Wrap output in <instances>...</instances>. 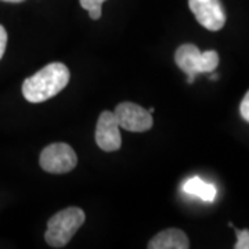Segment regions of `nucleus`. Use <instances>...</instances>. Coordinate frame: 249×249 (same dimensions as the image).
<instances>
[{
	"label": "nucleus",
	"instance_id": "7ed1b4c3",
	"mask_svg": "<svg viewBox=\"0 0 249 249\" xmlns=\"http://www.w3.org/2000/svg\"><path fill=\"white\" fill-rule=\"evenodd\" d=\"M175 62L187 75V83H194L198 73L213 72L219 65V54L214 50L202 53L196 45H181L175 53Z\"/></svg>",
	"mask_w": 249,
	"mask_h": 249
},
{
	"label": "nucleus",
	"instance_id": "ddd939ff",
	"mask_svg": "<svg viewBox=\"0 0 249 249\" xmlns=\"http://www.w3.org/2000/svg\"><path fill=\"white\" fill-rule=\"evenodd\" d=\"M107 1V0H79L82 9L90 10L93 7H97V6H103V3Z\"/></svg>",
	"mask_w": 249,
	"mask_h": 249
},
{
	"label": "nucleus",
	"instance_id": "39448f33",
	"mask_svg": "<svg viewBox=\"0 0 249 249\" xmlns=\"http://www.w3.org/2000/svg\"><path fill=\"white\" fill-rule=\"evenodd\" d=\"M114 114L119 124V127L133 133L147 132L151 129L154 124L151 112L148 109L129 101L118 104Z\"/></svg>",
	"mask_w": 249,
	"mask_h": 249
},
{
	"label": "nucleus",
	"instance_id": "1a4fd4ad",
	"mask_svg": "<svg viewBox=\"0 0 249 249\" xmlns=\"http://www.w3.org/2000/svg\"><path fill=\"white\" fill-rule=\"evenodd\" d=\"M183 191L188 196H198V198H201L202 201H206V202L214 201V198L217 196L216 187L212 183L205 181L198 176H194V178L186 180L184 184H183Z\"/></svg>",
	"mask_w": 249,
	"mask_h": 249
},
{
	"label": "nucleus",
	"instance_id": "f257e3e1",
	"mask_svg": "<svg viewBox=\"0 0 249 249\" xmlns=\"http://www.w3.org/2000/svg\"><path fill=\"white\" fill-rule=\"evenodd\" d=\"M70 76V70L64 64L52 62L24 80L22 94L29 103H43L65 89Z\"/></svg>",
	"mask_w": 249,
	"mask_h": 249
},
{
	"label": "nucleus",
	"instance_id": "dca6fc26",
	"mask_svg": "<svg viewBox=\"0 0 249 249\" xmlns=\"http://www.w3.org/2000/svg\"><path fill=\"white\" fill-rule=\"evenodd\" d=\"M217 78H219V75H217V73H213V75L211 76V79H212V80H216Z\"/></svg>",
	"mask_w": 249,
	"mask_h": 249
},
{
	"label": "nucleus",
	"instance_id": "4468645a",
	"mask_svg": "<svg viewBox=\"0 0 249 249\" xmlns=\"http://www.w3.org/2000/svg\"><path fill=\"white\" fill-rule=\"evenodd\" d=\"M89 11V16L91 19H100L101 14H103V10H101V6H97V7H93V9L88 10Z\"/></svg>",
	"mask_w": 249,
	"mask_h": 249
},
{
	"label": "nucleus",
	"instance_id": "0eeeda50",
	"mask_svg": "<svg viewBox=\"0 0 249 249\" xmlns=\"http://www.w3.org/2000/svg\"><path fill=\"white\" fill-rule=\"evenodd\" d=\"M96 142L103 151L114 152L121 148L122 137L119 133V124L114 112L103 111L101 115L98 116L96 126Z\"/></svg>",
	"mask_w": 249,
	"mask_h": 249
},
{
	"label": "nucleus",
	"instance_id": "423d86ee",
	"mask_svg": "<svg viewBox=\"0 0 249 249\" xmlns=\"http://www.w3.org/2000/svg\"><path fill=\"white\" fill-rule=\"evenodd\" d=\"M191 13L208 31H220L226 24V11L220 0H188Z\"/></svg>",
	"mask_w": 249,
	"mask_h": 249
},
{
	"label": "nucleus",
	"instance_id": "f03ea898",
	"mask_svg": "<svg viewBox=\"0 0 249 249\" xmlns=\"http://www.w3.org/2000/svg\"><path fill=\"white\" fill-rule=\"evenodd\" d=\"M85 219V212L76 206L65 208L57 212L47 222V231L45 234L46 242L52 248H64L72 240L75 232L83 226Z\"/></svg>",
	"mask_w": 249,
	"mask_h": 249
},
{
	"label": "nucleus",
	"instance_id": "f3484780",
	"mask_svg": "<svg viewBox=\"0 0 249 249\" xmlns=\"http://www.w3.org/2000/svg\"><path fill=\"white\" fill-rule=\"evenodd\" d=\"M148 111H150V112H151V114H152V112H154V111H155V108L151 107V108H150V109H148Z\"/></svg>",
	"mask_w": 249,
	"mask_h": 249
},
{
	"label": "nucleus",
	"instance_id": "9b49d317",
	"mask_svg": "<svg viewBox=\"0 0 249 249\" xmlns=\"http://www.w3.org/2000/svg\"><path fill=\"white\" fill-rule=\"evenodd\" d=\"M240 114L244 118V121H247L249 124V90L247 91V94L244 96L242 101H241Z\"/></svg>",
	"mask_w": 249,
	"mask_h": 249
},
{
	"label": "nucleus",
	"instance_id": "2eb2a0df",
	"mask_svg": "<svg viewBox=\"0 0 249 249\" xmlns=\"http://www.w3.org/2000/svg\"><path fill=\"white\" fill-rule=\"evenodd\" d=\"M3 1H9V3H22L24 0H3Z\"/></svg>",
	"mask_w": 249,
	"mask_h": 249
},
{
	"label": "nucleus",
	"instance_id": "f8f14e48",
	"mask_svg": "<svg viewBox=\"0 0 249 249\" xmlns=\"http://www.w3.org/2000/svg\"><path fill=\"white\" fill-rule=\"evenodd\" d=\"M6 46H7V32L3 25H0V60L6 52Z\"/></svg>",
	"mask_w": 249,
	"mask_h": 249
},
{
	"label": "nucleus",
	"instance_id": "9d476101",
	"mask_svg": "<svg viewBox=\"0 0 249 249\" xmlns=\"http://www.w3.org/2000/svg\"><path fill=\"white\" fill-rule=\"evenodd\" d=\"M237 234V244L234 245L235 249H249V230H235Z\"/></svg>",
	"mask_w": 249,
	"mask_h": 249
},
{
	"label": "nucleus",
	"instance_id": "6e6552de",
	"mask_svg": "<svg viewBox=\"0 0 249 249\" xmlns=\"http://www.w3.org/2000/svg\"><path fill=\"white\" fill-rule=\"evenodd\" d=\"M150 249H188L190 241L186 232L178 229H168L158 232L150 242Z\"/></svg>",
	"mask_w": 249,
	"mask_h": 249
},
{
	"label": "nucleus",
	"instance_id": "20e7f679",
	"mask_svg": "<svg viewBox=\"0 0 249 249\" xmlns=\"http://www.w3.org/2000/svg\"><path fill=\"white\" fill-rule=\"evenodd\" d=\"M39 163L42 169L49 173L62 175L75 169L78 163V157L71 145H68L67 142H54L47 145L42 151Z\"/></svg>",
	"mask_w": 249,
	"mask_h": 249
}]
</instances>
